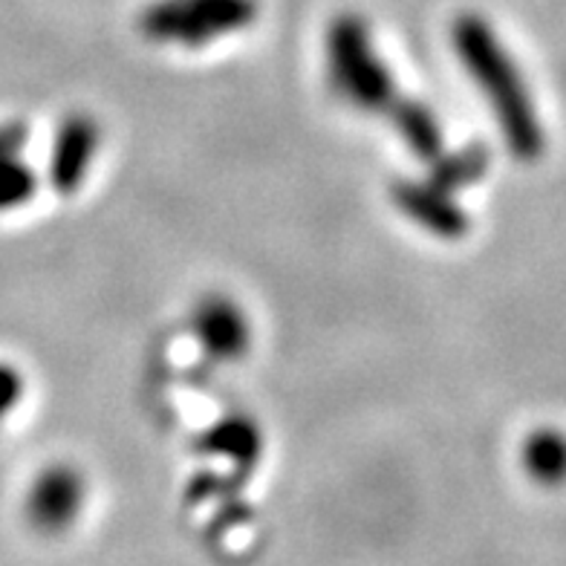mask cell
<instances>
[{
	"label": "cell",
	"instance_id": "obj_1",
	"mask_svg": "<svg viewBox=\"0 0 566 566\" xmlns=\"http://www.w3.org/2000/svg\"><path fill=\"white\" fill-rule=\"evenodd\" d=\"M451 46L460 55L465 73L474 78L485 102L492 105L494 119L506 136L509 148L523 159L537 157L544 145L526 84L514 67L512 55L489 27V21L474 12H462L451 23Z\"/></svg>",
	"mask_w": 566,
	"mask_h": 566
},
{
	"label": "cell",
	"instance_id": "obj_7",
	"mask_svg": "<svg viewBox=\"0 0 566 566\" xmlns=\"http://www.w3.org/2000/svg\"><path fill=\"white\" fill-rule=\"evenodd\" d=\"M195 336L211 358L238 361L252 344V324L238 301L209 295L195 310Z\"/></svg>",
	"mask_w": 566,
	"mask_h": 566
},
{
	"label": "cell",
	"instance_id": "obj_5",
	"mask_svg": "<svg viewBox=\"0 0 566 566\" xmlns=\"http://www.w3.org/2000/svg\"><path fill=\"white\" fill-rule=\"evenodd\" d=\"M87 506V480L75 465H46L27 492V521L41 535H64Z\"/></svg>",
	"mask_w": 566,
	"mask_h": 566
},
{
	"label": "cell",
	"instance_id": "obj_8",
	"mask_svg": "<svg viewBox=\"0 0 566 566\" xmlns=\"http://www.w3.org/2000/svg\"><path fill=\"white\" fill-rule=\"evenodd\" d=\"M523 465L530 471V478L541 485H560L566 483V440L555 431L535 433L526 442L523 451Z\"/></svg>",
	"mask_w": 566,
	"mask_h": 566
},
{
	"label": "cell",
	"instance_id": "obj_10",
	"mask_svg": "<svg viewBox=\"0 0 566 566\" xmlns=\"http://www.w3.org/2000/svg\"><path fill=\"white\" fill-rule=\"evenodd\" d=\"M38 177L18 154H0V214L23 209L35 197Z\"/></svg>",
	"mask_w": 566,
	"mask_h": 566
},
{
	"label": "cell",
	"instance_id": "obj_11",
	"mask_svg": "<svg viewBox=\"0 0 566 566\" xmlns=\"http://www.w3.org/2000/svg\"><path fill=\"white\" fill-rule=\"evenodd\" d=\"M23 390H27V385H23L21 370L15 365L0 361V428L15 413L18 405H21Z\"/></svg>",
	"mask_w": 566,
	"mask_h": 566
},
{
	"label": "cell",
	"instance_id": "obj_12",
	"mask_svg": "<svg viewBox=\"0 0 566 566\" xmlns=\"http://www.w3.org/2000/svg\"><path fill=\"white\" fill-rule=\"evenodd\" d=\"M27 142L23 125H0V154H18Z\"/></svg>",
	"mask_w": 566,
	"mask_h": 566
},
{
	"label": "cell",
	"instance_id": "obj_4",
	"mask_svg": "<svg viewBox=\"0 0 566 566\" xmlns=\"http://www.w3.org/2000/svg\"><path fill=\"white\" fill-rule=\"evenodd\" d=\"M431 165L433 177L402 182L396 188V206L424 231L440 234V238H460L469 220L457 202V191L480 177L483 154L465 150V154H457L454 159L440 157Z\"/></svg>",
	"mask_w": 566,
	"mask_h": 566
},
{
	"label": "cell",
	"instance_id": "obj_9",
	"mask_svg": "<svg viewBox=\"0 0 566 566\" xmlns=\"http://www.w3.org/2000/svg\"><path fill=\"white\" fill-rule=\"evenodd\" d=\"M209 448L214 454L249 465L261 454V433L249 419H229L214 428V433L209 437Z\"/></svg>",
	"mask_w": 566,
	"mask_h": 566
},
{
	"label": "cell",
	"instance_id": "obj_2",
	"mask_svg": "<svg viewBox=\"0 0 566 566\" xmlns=\"http://www.w3.org/2000/svg\"><path fill=\"white\" fill-rule=\"evenodd\" d=\"M327 78L342 102L370 116H388L390 125L402 119L413 98L399 93L390 64L379 55L367 21L356 12L333 18L324 38Z\"/></svg>",
	"mask_w": 566,
	"mask_h": 566
},
{
	"label": "cell",
	"instance_id": "obj_3",
	"mask_svg": "<svg viewBox=\"0 0 566 566\" xmlns=\"http://www.w3.org/2000/svg\"><path fill=\"white\" fill-rule=\"evenodd\" d=\"M258 0H154L142 9L139 30L150 44L206 50L252 30Z\"/></svg>",
	"mask_w": 566,
	"mask_h": 566
},
{
	"label": "cell",
	"instance_id": "obj_6",
	"mask_svg": "<svg viewBox=\"0 0 566 566\" xmlns=\"http://www.w3.org/2000/svg\"><path fill=\"white\" fill-rule=\"evenodd\" d=\"M102 127L87 113H73L55 130L50 154V179L59 195H75L87 182V174L98 157Z\"/></svg>",
	"mask_w": 566,
	"mask_h": 566
}]
</instances>
